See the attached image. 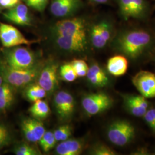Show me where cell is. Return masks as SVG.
<instances>
[{"label":"cell","instance_id":"1","mask_svg":"<svg viewBox=\"0 0 155 155\" xmlns=\"http://www.w3.org/2000/svg\"><path fill=\"white\" fill-rule=\"evenodd\" d=\"M153 39L149 32L143 29L124 31L114 40L115 49L130 59H137L150 49Z\"/></svg>","mask_w":155,"mask_h":155},{"label":"cell","instance_id":"2","mask_svg":"<svg viewBox=\"0 0 155 155\" xmlns=\"http://www.w3.org/2000/svg\"><path fill=\"white\" fill-rule=\"evenodd\" d=\"M45 62L39 61L33 66L25 69H15L1 63L4 81L14 89H22L38 79Z\"/></svg>","mask_w":155,"mask_h":155},{"label":"cell","instance_id":"3","mask_svg":"<svg viewBox=\"0 0 155 155\" xmlns=\"http://www.w3.org/2000/svg\"><path fill=\"white\" fill-rule=\"evenodd\" d=\"M106 135L112 144L124 147L133 141L136 136V131L134 126L128 121L117 120L108 126Z\"/></svg>","mask_w":155,"mask_h":155},{"label":"cell","instance_id":"4","mask_svg":"<svg viewBox=\"0 0 155 155\" xmlns=\"http://www.w3.org/2000/svg\"><path fill=\"white\" fill-rule=\"evenodd\" d=\"M5 60L7 66L15 69L28 68L39 61L33 51L22 47H14L6 50Z\"/></svg>","mask_w":155,"mask_h":155},{"label":"cell","instance_id":"5","mask_svg":"<svg viewBox=\"0 0 155 155\" xmlns=\"http://www.w3.org/2000/svg\"><path fill=\"white\" fill-rule=\"evenodd\" d=\"M113 103L114 100L112 97L104 92L87 94L82 100L83 110L89 116H95L108 110Z\"/></svg>","mask_w":155,"mask_h":155},{"label":"cell","instance_id":"6","mask_svg":"<svg viewBox=\"0 0 155 155\" xmlns=\"http://www.w3.org/2000/svg\"><path fill=\"white\" fill-rule=\"evenodd\" d=\"M54 31L56 35L87 41L86 24L81 18H73L58 21L55 25Z\"/></svg>","mask_w":155,"mask_h":155},{"label":"cell","instance_id":"7","mask_svg":"<svg viewBox=\"0 0 155 155\" xmlns=\"http://www.w3.org/2000/svg\"><path fill=\"white\" fill-rule=\"evenodd\" d=\"M0 40L5 48H12L21 45H31L36 42V40L27 39L22 33L11 25L0 24Z\"/></svg>","mask_w":155,"mask_h":155},{"label":"cell","instance_id":"8","mask_svg":"<svg viewBox=\"0 0 155 155\" xmlns=\"http://www.w3.org/2000/svg\"><path fill=\"white\" fill-rule=\"evenodd\" d=\"M58 64L54 61L45 63L38 78V83L47 94L54 93L58 87Z\"/></svg>","mask_w":155,"mask_h":155},{"label":"cell","instance_id":"9","mask_svg":"<svg viewBox=\"0 0 155 155\" xmlns=\"http://www.w3.org/2000/svg\"><path fill=\"white\" fill-rule=\"evenodd\" d=\"M56 113L61 121H67L72 116L75 109V101L72 95L66 91L56 93L54 99Z\"/></svg>","mask_w":155,"mask_h":155},{"label":"cell","instance_id":"10","mask_svg":"<svg viewBox=\"0 0 155 155\" xmlns=\"http://www.w3.org/2000/svg\"><path fill=\"white\" fill-rule=\"evenodd\" d=\"M132 82L140 95L145 98H155V74L140 71L132 78Z\"/></svg>","mask_w":155,"mask_h":155},{"label":"cell","instance_id":"11","mask_svg":"<svg viewBox=\"0 0 155 155\" xmlns=\"http://www.w3.org/2000/svg\"><path fill=\"white\" fill-rule=\"evenodd\" d=\"M118 5L122 17L125 20L142 18L148 9L145 0H118Z\"/></svg>","mask_w":155,"mask_h":155},{"label":"cell","instance_id":"12","mask_svg":"<svg viewBox=\"0 0 155 155\" xmlns=\"http://www.w3.org/2000/svg\"><path fill=\"white\" fill-rule=\"evenodd\" d=\"M20 126L25 139L29 143H36L39 142L45 132L43 122L33 117L22 120Z\"/></svg>","mask_w":155,"mask_h":155},{"label":"cell","instance_id":"13","mask_svg":"<svg viewBox=\"0 0 155 155\" xmlns=\"http://www.w3.org/2000/svg\"><path fill=\"white\" fill-rule=\"evenodd\" d=\"M124 105L127 110L132 115L142 117L148 109V102L141 95L121 94Z\"/></svg>","mask_w":155,"mask_h":155},{"label":"cell","instance_id":"14","mask_svg":"<svg viewBox=\"0 0 155 155\" xmlns=\"http://www.w3.org/2000/svg\"><path fill=\"white\" fill-rule=\"evenodd\" d=\"M111 37V27L109 22L102 21L94 24L90 31V39L93 47L101 49L105 47Z\"/></svg>","mask_w":155,"mask_h":155},{"label":"cell","instance_id":"15","mask_svg":"<svg viewBox=\"0 0 155 155\" xmlns=\"http://www.w3.org/2000/svg\"><path fill=\"white\" fill-rule=\"evenodd\" d=\"M4 17L9 21L20 25H30L31 18L29 16L27 6L18 4L13 8L9 9L4 13Z\"/></svg>","mask_w":155,"mask_h":155},{"label":"cell","instance_id":"16","mask_svg":"<svg viewBox=\"0 0 155 155\" xmlns=\"http://www.w3.org/2000/svg\"><path fill=\"white\" fill-rule=\"evenodd\" d=\"M80 6V0H52L51 12L55 16L65 17L76 11Z\"/></svg>","mask_w":155,"mask_h":155},{"label":"cell","instance_id":"17","mask_svg":"<svg viewBox=\"0 0 155 155\" xmlns=\"http://www.w3.org/2000/svg\"><path fill=\"white\" fill-rule=\"evenodd\" d=\"M84 148L83 139H69L61 141L55 148V153L58 155H79L81 154Z\"/></svg>","mask_w":155,"mask_h":155},{"label":"cell","instance_id":"18","mask_svg":"<svg viewBox=\"0 0 155 155\" xmlns=\"http://www.w3.org/2000/svg\"><path fill=\"white\" fill-rule=\"evenodd\" d=\"M55 43L61 49L67 52H82L86 49L87 41L56 35Z\"/></svg>","mask_w":155,"mask_h":155},{"label":"cell","instance_id":"19","mask_svg":"<svg viewBox=\"0 0 155 155\" xmlns=\"http://www.w3.org/2000/svg\"><path fill=\"white\" fill-rule=\"evenodd\" d=\"M86 77L90 83L97 87H104L107 86L109 82L106 73L96 63H94L89 67Z\"/></svg>","mask_w":155,"mask_h":155},{"label":"cell","instance_id":"20","mask_svg":"<svg viewBox=\"0 0 155 155\" xmlns=\"http://www.w3.org/2000/svg\"><path fill=\"white\" fill-rule=\"evenodd\" d=\"M128 61L122 55H116L110 58L107 63V70L114 77L124 75L127 70Z\"/></svg>","mask_w":155,"mask_h":155},{"label":"cell","instance_id":"21","mask_svg":"<svg viewBox=\"0 0 155 155\" xmlns=\"http://www.w3.org/2000/svg\"><path fill=\"white\" fill-rule=\"evenodd\" d=\"M15 100V89L3 82L0 84V112L8 110Z\"/></svg>","mask_w":155,"mask_h":155},{"label":"cell","instance_id":"22","mask_svg":"<svg viewBox=\"0 0 155 155\" xmlns=\"http://www.w3.org/2000/svg\"><path fill=\"white\" fill-rule=\"evenodd\" d=\"M29 112L33 118L41 121L48 117L51 110L47 102L40 100L34 102L29 109Z\"/></svg>","mask_w":155,"mask_h":155},{"label":"cell","instance_id":"23","mask_svg":"<svg viewBox=\"0 0 155 155\" xmlns=\"http://www.w3.org/2000/svg\"><path fill=\"white\" fill-rule=\"evenodd\" d=\"M24 97L30 102H35L42 100L47 95V92L38 83H32L24 90Z\"/></svg>","mask_w":155,"mask_h":155},{"label":"cell","instance_id":"24","mask_svg":"<svg viewBox=\"0 0 155 155\" xmlns=\"http://www.w3.org/2000/svg\"><path fill=\"white\" fill-rule=\"evenodd\" d=\"M56 142L54 132L51 131H45L39 141L41 148L45 152H48L52 150L55 147Z\"/></svg>","mask_w":155,"mask_h":155},{"label":"cell","instance_id":"25","mask_svg":"<svg viewBox=\"0 0 155 155\" xmlns=\"http://www.w3.org/2000/svg\"><path fill=\"white\" fill-rule=\"evenodd\" d=\"M59 75L63 81L68 82H73L78 78L70 63L64 64L61 67Z\"/></svg>","mask_w":155,"mask_h":155},{"label":"cell","instance_id":"26","mask_svg":"<svg viewBox=\"0 0 155 155\" xmlns=\"http://www.w3.org/2000/svg\"><path fill=\"white\" fill-rule=\"evenodd\" d=\"M13 152L16 155H38L40 153L38 150L32 146L25 143L16 145L13 150Z\"/></svg>","mask_w":155,"mask_h":155},{"label":"cell","instance_id":"27","mask_svg":"<svg viewBox=\"0 0 155 155\" xmlns=\"http://www.w3.org/2000/svg\"><path fill=\"white\" fill-rule=\"evenodd\" d=\"M89 154L93 155H116L118 153L103 143H97L90 149Z\"/></svg>","mask_w":155,"mask_h":155},{"label":"cell","instance_id":"28","mask_svg":"<svg viewBox=\"0 0 155 155\" xmlns=\"http://www.w3.org/2000/svg\"><path fill=\"white\" fill-rule=\"evenodd\" d=\"M72 127L68 124L58 127L54 132L56 141H63L69 139L72 135Z\"/></svg>","mask_w":155,"mask_h":155},{"label":"cell","instance_id":"29","mask_svg":"<svg viewBox=\"0 0 155 155\" xmlns=\"http://www.w3.org/2000/svg\"><path fill=\"white\" fill-rule=\"evenodd\" d=\"M72 67L77 75L78 77H86L89 67L86 62L82 59H74L70 62Z\"/></svg>","mask_w":155,"mask_h":155},{"label":"cell","instance_id":"30","mask_svg":"<svg viewBox=\"0 0 155 155\" xmlns=\"http://www.w3.org/2000/svg\"><path fill=\"white\" fill-rule=\"evenodd\" d=\"M9 129L4 124H0V150L9 145L12 141Z\"/></svg>","mask_w":155,"mask_h":155},{"label":"cell","instance_id":"31","mask_svg":"<svg viewBox=\"0 0 155 155\" xmlns=\"http://www.w3.org/2000/svg\"><path fill=\"white\" fill-rule=\"evenodd\" d=\"M143 117L150 129L155 133V108L148 109Z\"/></svg>","mask_w":155,"mask_h":155},{"label":"cell","instance_id":"32","mask_svg":"<svg viewBox=\"0 0 155 155\" xmlns=\"http://www.w3.org/2000/svg\"><path fill=\"white\" fill-rule=\"evenodd\" d=\"M20 0H0V6L4 8L10 9L20 4Z\"/></svg>","mask_w":155,"mask_h":155},{"label":"cell","instance_id":"33","mask_svg":"<svg viewBox=\"0 0 155 155\" xmlns=\"http://www.w3.org/2000/svg\"><path fill=\"white\" fill-rule=\"evenodd\" d=\"M47 2L48 0H36L32 8L38 11H43L47 6Z\"/></svg>","mask_w":155,"mask_h":155},{"label":"cell","instance_id":"34","mask_svg":"<svg viewBox=\"0 0 155 155\" xmlns=\"http://www.w3.org/2000/svg\"><path fill=\"white\" fill-rule=\"evenodd\" d=\"M150 151L147 147H140L134 150L131 153L132 155H150Z\"/></svg>","mask_w":155,"mask_h":155},{"label":"cell","instance_id":"35","mask_svg":"<svg viewBox=\"0 0 155 155\" xmlns=\"http://www.w3.org/2000/svg\"><path fill=\"white\" fill-rule=\"evenodd\" d=\"M24 1L27 5L32 8L36 0H24Z\"/></svg>","mask_w":155,"mask_h":155},{"label":"cell","instance_id":"36","mask_svg":"<svg viewBox=\"0 0 155 155\" xmlns=\"http://www.w3.org/2000/svg\"><path fill=\"white\" fill-rule=\"evenodd\" d=\"M3 82H4V79H3L2 70H1V63H0V84Z\"/></svg>","mask_w":155,"mask_h":155},{"label":"cell","instance_id":"37","mask_svg":"<svg viewBox=\"0 0 155 155\" xmlns=\"http://www.w3.org/2000/svg\"><path fill=\"white\" fill-rule=\"evenodd\" d=\"M93 2H97V3H100V4H104L108 0H91Z\"/></svg>","mask_w":155,"mask_h":155},{"label":"cell","instance_id":"38","mask_svg":"<svg viewBox=\"0 0 155 155\" xmlns=\"http://www.w3.org/2000/svg\"><path fill=\"white\" fill-rule=\"evenodd\" d=\"M152 155H155V151L153 152V153H152Z\"/></svg>","mask_w":155,"mask_h":155}]
</instances>
